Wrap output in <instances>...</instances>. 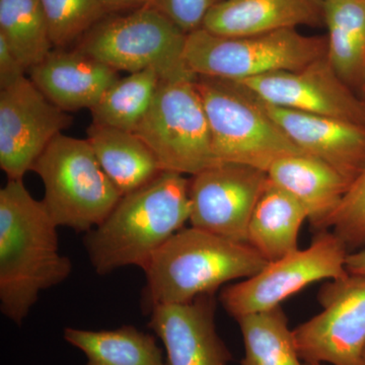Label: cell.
I'll return each instance as SVG.
<instances>
[{
	"label": "cell",
	"instance_id": "cell-1",
	"mask_svg": "<svg viewBox=\"0 0 365 365\" xmlns=\"http://www.w3.org/2000/svg\"><path fill=\"white\" fill-rule=\"evenodd\" d=\"M57 225L23 180L0 190V311L21 326L43 290L71 276V259L60 254Z\"/></svg>",
	"mask_w": 365,
	"mask_h": 365
},
{
	"label": "cell",
	"instance_id": "cell-2",
	"mask_svg": "<svg viewBox=\"0 0 365 365\" xmlns=\"http://www.w3.org/2000/svg\"><path fill=\"white\" fill-rule=\"evenodd\" d=\"M190 180L163 172L141 188L122 196L104 222L86 232L83 244L93 270L145 269L153 255L190 220Z\"/></svg>",
	"mask_w": 365,
	"mask_h": 365
},
{
	"label": "cell",
	"instance_id": "cell-3",
	"mask_svg": "<svg viewBox=\"0 0 365 365\" xmlns=\"http://www.w3.org/2000/svg\"><path fill=\"white\" fill-rule=\"evenodd\" d=\"M268 263L249 244L184 227L144 269L143 302L148 312L158 304H186L201 295L215 294L230 281L252 277Z\"/></svg>",
	"mask_w": 365,
	"mask_h": 365
},
{
	"label": "cell",
	"instance_id": "cell-4",
	"mask_svg": "<svg viewBox=\"0 0 365 365\" xmlns=\"http://www.w3.org/2000/svg\"><path fill=\"white\" fill-rule=\"evenodd\" d=\"M328 54L327 38L297 29L225 37L200 28L187 35L184 56L197 76L242 81L278 71H299Z\"/></svg>",
	"mask_w": 365,
	"mask_h": 365
},
{
	"label": "cell",
	"instance_id": "cell-5",
	"mask_svg": "<svg viewBox=\"0 0 365 365\" xmlns=\"http://www.w3.org/2000/svg\"><path fill=\"white\" fill-rule=\"evenodd\" d=\"M44 185L43 203L57 227L88 232L122 198L88 139L60 134L33 168Z\"/></svg>",
	"mask_w": 365,
	"mask_h": 365
},
{
	"label": "cell",
	"instance_id": "cell-6",
	"mask_svg": "<svg viewBox=\"0 0 365 365\" xmlns=\"http://www.w3.org/2000/svg\"><path fill=\"white\" fill-rule=\"evenodd\" d=\"M196 85L218 162L250 165L267 173L280 158L304 155L242 86L205 76H198Z\"/></svg>",
	"mask_w": 365,
	"mask_h": 365
},
{
	"label": "cell",
	"instance_id": "cell-7",
	"mask_svg": "<svg viewBox=\"0 0 365 365\" xmlns=\"http://www.w3.org/2000/svg\"><path fill=\"white\" fill-rule=\"evenodd\" d=\"M187 34L150 6L103 19L83 36L76 49L118 72L155 69L162 81L197 79L184 52Z\"/></svg>",
	"mask_w": 365,
	"mask_h": 365
},
{
	"label": "cell",
	"instance_id": "cell-8",
	"mask_svg": "<svg viewBox=\"0 0 365 365\" xmlns=\"http://www.w3.org/2000/svg\"><path fill=\"white\" fill-rule=\"evenodd\" d=\"M196 81H160L155 100L135 130L163 172L194 176L220 163Z\"/></svg>",
	"mask_w": 365,
	"mask_h": 365
},
{
	"label": "cell",
	"instance_id": "cell-9",
	"mask_svg": "<svg viewBox=\"0 0 365 365\" xmlns=\"http://www.w3.org/2000/svg\"><path fill=\"white\" fill-rule=\"evenodd\" d=\"M349 250L334 232L322 230L309 248L269 262L252 277L227 285L220 294L225 311L235 319L280 307L284 300L317 281L347 275Z\"/></svg>",
	"mask_w": 365,
	"mask_h": 365
},
{
	"label": "cell",
	"instance_id": "cell-10",
	"mask_svg": "<svg viewBox=\"0 0 365 365\" xmlns=\"http://www.w3.org/2000/svg\"><path fill=\"white\" fill-rule=\"evenodd\" d=\"M321 313L292 330L304 364L365 365V275L348 273L322 287Z\"/></svg>",
	"mask_w": 365,
	"mask_h": 365
},
{
	"label": "cell",
	"instance_id": "cell-11",
	"mask_svg": "<svg viewBox=\"0 0 365 365\" xmlns=\"http://www.w3.org/2000/svg\"><path fill=\"white\" fill-rule=\"evenodd\" d=\"M73 118L45 97L28 78L0 90V168L23 180Z\"/></svg>",
	"mask_w": 365,
	"mask_h": 365
},
{
	"label": "cell",
	"instance_id": "cell-12",
	"mask_svg": "<svg viewBox=\"0 0 365 365\" xmlns=\"http://www.w3.org/2000/svg\"><path fill=\"white\" fill-rule=\"evenodd\" d=\"M268 182L264 170L232 163H218L190 180L191 227L248 244L255 206Z\"/></svg>",
	"mask_w": 365,
	"mask_h": 365
},
{
	"label": "cell",
	"instance_id": "cell-13",
	"mask_svg": "<svg viewBox=\"0 0 365 365\" xmlns=\"http://www.w3.org/2000/svg\"><path fill=\"white\" fill-rule=\"evenodd\" d=\"M235 83L266 104L365 125V101L339 78L327 56L299 71Z\"/></svg>",
	"mask_w": 365,
	"mask_h": 365
},
{
	"label": "cell",
	"instance_id": "cell-14",
	"mask_svg": "<svg viewBox=\"0 0 365 365\" xmlns=\"http://www.w3.org/2000/svg\"><path fill=\"white\" fill-rule=\"evenodd\" d=\"M215 311V294L150 309L148 327L162 340L168 365H228L232 361V353L216 330Z\"/></svg>",
	"mask_w": 365,
	"mask_h": 365
},
{
	"label": "cell",
	"instance_id": "cell-15",
	"mask_svg": "<svg viewBox=\"0 0 365 365\" xmlns=\"http://www.w3.org/2000/svg\"><path fill=\"white\" fill-rule=\"evenodd\" d=\"M257 100L295 145L328 163L350 185L364 169L365 125L283 109Z\"/></svg>",
	"mask_w": 365,
	"mask_h": 365
},
{
	"label": "cell",
	"instance_id": "cell-16",
	"mask_svg": "<svg viewBox=\"0 0 365 365\" xmlns=\"http://www.w3.org/2000/svg\"><path fill=\"white\" fill-rule=\"evenodd\" d=\"M34 85L66 112L95 107L119 79L114 71L91 55L56 48L28 71Z\"/></svg>",
	"mask_w": 365,
	"mask_h": 365
},
{
	"label": "cell",
	"instance_id": "cell-17",
	"mask_svg": "<svg viewBox=\"0 0 365 365\" xmlns=\"http://www.w3.org/2000/svg\"><path fill=\"white\" fill-rule=\"evenodd\" d=\"M322 25L323 0H222L210 7L202 29L215 35L242 37Z\"/></svg>",
	"mask_w": 365,
	"mask_h": 365
},
{
	"label": "cell",
	"instance_id": "cell-18",
	"mask_svg": "<svg viewBox=\"0 0 365 365\" xmlns=\"http://www.w3.org/2000/svg\"><path fill=\"white\" fill-rule=\"evenodd\" d=\"M267 175L273 184L304 206L312 227L321 230H327L350 187V182L334 168L306 153L276 160Z\"/></svg>",
	"mask_w": 365,
	"mask_h": 365
},
{
	"label": "cell",
	"instance_id": "cell-19",
	"mask_svg": "<svg viewBox=\"0 0 365 365\" xmlns=\"http://www.w3.org/2000/svg\"><path fill=\"white\" fill-rule=\"evenodd\" d=\"M86 139L122 195L141 188L163 172L158 158L135 132L93 123L86 130Z\"/></svg>",
	"mask_w": 365,
	"mask_h": 365
},
{
	"label": "cell",
	"instance_id": "cell-20",
	"mask_svg": "<svg viewBox=\"0 0 365 365\" xmlns=\"http://www.w3.org/2000/svg\"><path fill=\"white\" fill-rule=\"evenodd\" d=\"M309 220L306 209L268 179L250 220L248 244L268 262L299 250L302 223Z\"/></svg>",
	"mask_w": 365,
	"mask_h": 365
},
{
	"label": "cell",
	"instance_id": "cell-21",
	"mask_svg": "<svg viewBox=\"0 0 365 365\" xmlns=\"http://www.w3.org/2000/svg\"><path fill=\"white\" fill-rule=\"evenodd\" d=\"M328 57L353 91L365 86V0H323Z\"/></svg>",
	"mask_w": 365,
	"mask_h": 365
},
{
	"label": "cell",
	"instance_id": "cell-22",
	"mask_svg": "<svg viewBox=\"0 0 365 365\" xmlns=\"http://www.w3.org/2000/svg\"><path fill=\"white\" fill-rule=\"evenodd\" d=\"M63 336L86 355V365H168L155 338L133 326L102 331L66 328Z\"/></svg>",
	"mask_w": 365,
	"mask_h": 365
},
{
	"label": "cell",
	"instance_id": "cell-23",
	"mask_svg": "<svg viewBox=\"0 0 365 365\" xmlns=\"http://www.w3.org/2000/svg\"><path fill=\"white\" fill-rule=\"evenodd\" d=\"M245 345L241 365H306L299 357L294 333L282 307L235 319Z\"/></svg>",
	"mask_w": 365,
	"mask_h": 365
},
{
	"label": "cell",
	"instance_id": "cell-24",
	"mask_svg": "<svg viewBox=\"0 0 365 365\" xmlns=\"http://www.w3.org/2000/svg\"><path fill=\"white\" fill-rule=\"evenodd\" d=\"M160 81L151 68L118 79L90 110L93 123L135 132L155 100Z\"/></svg>",
	"mask_w": 365,
	"mask_h": 365
},
{
	"label": "cell",
	"instance_id": "cell-25",
	"mask_svg": "<svg viewBox=\"0 0 365 365\" xmlns=\"http://www.w3.org/2000/svg\"><path fill=\"white\" fill-rule=\"evenodd\" d=\"M0 36L28 71L53 50L40 0H0Z\"/></svg>",
	"mask_w": 365,
	"mask_h": 365
},
{
	"label": "cell",
	"instance_id": "cell-26",
	"mask_svg": "<svg viewBox=\"0 0 365 365\" xmlns=\"http://www.w3.org/2000/svg\"><path fill=\"white\" fill-rule=\"evenodd\" d=\"M53 47L66 48L81 39L107 16L101 0H40Z\"/></svg>",
	"mask_w": 365,
	"mask_h": 365
},
{
	"label": "cell",
	"instance_id": "cell-27",
	"mask_svg": "<svg viewBox=\"0 0 365 365\" xmlns=\"http://www.w3.org/2000/svg\"><path fill=\"white\" fill-rule=\"evenodd\" d=\"M349 252L365 248V168L350 185L327 225Z\"/></svg>",
	"mask_w": 365,
	"mask_h": 365
},
{
	"label": "cell",
	"instance_id": "cell-28",
	"mask_svg": "<svg viewBox=\"0 0 365 365\" xmlns=\"http://www.w3.org/2000/svg\"><path fill=\"white\" fill-rule=\"evenodd\" d=\"M188 34L202 28L204 19L212 6L211 0H150L148 4Z\"/></svg>",
	"mask_w": 365,
	"mask_h": 365
},
{
	"label": "cell",
	"instance_id": "cell-29",
	"mask_svg": "<svg viewBox=\"0 0 365 365\" xmlns=\"http://www.w3.org/2000/svg\"><path fill=\"white\" fill-rule=\"evenodd\" d=\"M28 69L11 51L6 41L0 36V90L26 78Z\"/></svg>",
	"mask_w": 365,
	"mask_h": 365
},
{
	"label": "cell",
	"instance_id": "cell-30",
	"mask_svg": "<svg viewBox=\"0 0 365 365\" xmlns=\"http://www.w3.org/2000/svg\"><path fill=\"white\" fill-rule=\"evenodd\" d=\"M108 14L148 6L150 0H101Z\"/></svg>",
	"mask_w": 365,
	"mask_h": 365
},
{
	"label": "cell",
	"instance_id": "cell-31",
	"mask_svg": "<svg viewBox=\"0 0 365 365\" xmlns=\"http://www.w3.org/2000/svg\"><path fill=\"white\" fill-rule=\"evenodd\" d=\"M348 273L365 275V248L350 252L346 260Z\"/></svg>",
	"mask_w": 365,
	"mask_h": 365
},
{
	"label": "cell",
	"instance_id": "cell-32",
	"mask_svg": "<svg viewBox=\"0 0 365 365\" xmlns=\"http://www.w3.org/2000/svg\"><path fill=\"white\" fill-rule=\"evenodd\" d=\"M220 1H222V0H211V4H212L213 6V4H217V2Z\"/></svg>",
	"mask_w": 365,
	"mask_h": 365
},
{
	"label": "cell",
	"instance_id": "cell-33",
	"mask_svg": "<svg viewBox=\"0 0 365 365\" xmlns=\"http://www.w3.org/2000/svg\"><path fill=\"white\" fill-rule=\"evenodd\" d=\"M306 365H325V364H306Z\"/></svg>",
	"mask_w": 365,
	"mask_h": 365
},
{
	"label": "cell",
	"instance_id": "cell-34",
	"mask_svg": "<svg viewBox=\"0 0 365 365\" xmlns=\"http://www.w3.org/2000/svg\"><path fill=\"white\" fill-rule=\"evenodd\" d=\"M364 93L365 95V86H364Z\"/></svg>",
	"mask_w": 365,
	"mask_h": 365
},
{
	"label": "cell",
	"instance_id": "cell-35",
	"mask_svg": "<svg viewBox=\"0 0 365 365\" xmlns=\"http://www.w3.org/2000/svg\"><path fill=\"white\" fill-rule=\"evenodd\" d=\"M364 360H365V350H364Z\"/></svg>",
	"mask_w": 365,
	"mask_h": 365
}]
</instances>
